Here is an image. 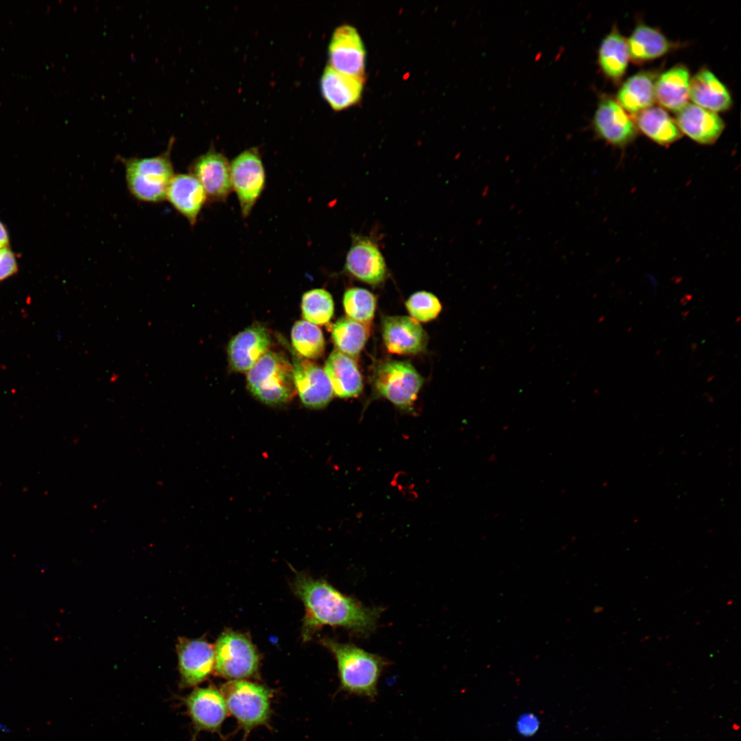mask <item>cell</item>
<instances>
[{
  "mask_svg": "<svg viewBox=\"0 0 741 741\" xmlns=\"http://www.w3.org/2000/svg\"><path fill=\"white\" fill-rule=\"evenodd\" d=\"M176 650L182 687L198 685L206 680L214 670V648L207 642L180 638Z\"/></svg>",
  "mask_w": 741,
  "mask_h": 741,
  "instance_id": "obj_11",
  "label": "cell"
},
{
  "mask_svg": "<svg viewBox=\"0 0 741 741\" xmlns=\"http://www.w3.org/2000/svg\"><path fill=\"white\" fill-rule=\"evenodd\" d=\"M345 268L352 276L370 285L381 283L387 275L386 264L377 245L357 235H352Z\"/></svg>",
  "mask_w": 741,
  "mask_h": 741,
  "instance_id": "obj_14",
  "label": "cell"
},
{
  "mask_svg": "<svg viewBox=\"0 0 741 741\" xmlns=\"http://www.w3.org/2000/svg\"><path fill=\"white\" fill-rule=\"evenodd\" d=\"M294 589L305 607L302 627L305 641L326 625L367 636L375 629L382 612V609L366 607L325 580L313 578L304 573L296 574Z\"/></svg>",
  "mask_w": 741,
  "mask_h": 741,
  "instance_id": "obj_1",
  "label": "cell"
},
{
  "mask_svg": "<svg viewBox=\"0 0 741 741\" xmlns=\"http://www.w3.org/2000/svg\"><path fill=\"white\" fill-rule=\"evenodd\" d=\"M637 127L653 141L669 145L682 137L675 121L660 107L651 106L637 114Z\"/></svg>",
  "mask_w": 741,
  "mask_h": 741,
  "instance_id": "obj_26",
  "label": "cell"
},
{
  "mask_svg": "<svg viewBox=\"0 0 741 741\" xmlns=\"http://www.w3.org/2000/svg\"><path fill=\"white\" fill-rule=\"evenodd\" d=\"M593 124L598 137L615 146L624 147L637 135L635 123L620 104L610 97H604L599 102Z\"/></svg>",
  "mask_w": 741,
  "mask_h": 741,
  "instance_id": "obj_13",
  "label": "cell"
},
{
  "mask_svg": "<svg viewBox=\"0 0 741 741\" xmlns=\"http://www.w3.org/2000/svg\"><path fill=\"white\" fill-rule=\"evenodd\" d=\"M629 58L643 63L667 54L673 44L657 29L644 24L637 25L627 40Z\"/></svg>",
  "mask_w": 741,
  "mask_h": 741,
  "instance_id": "obj_25",
  "label": "cell"
},
{
  "mask_svg": "<svg viewBox=\"0 0 741 741\" xmlns=\"http://www.w3.org/2000/svg\"><path fill=\"white\" fill-rule=\"evenodd\" d=\"M175 138H169L167 149L151 157H119L125 167L127 187L137 200L158 203L166 198L174 174L172 151Z\"/></svg>",
  "mask_w": 741,
  "mask_h": 741,
  "instance_id": "obj_3",
  "label": "cell"
},
{
  "mask_svg": "<svg viewBox=\"0 0 741 741\" xmlns=\"http://www.w3.org/2000/svg\"><path fill=\"white\" fill-rule=\"evenodd\" d=\"M363 78L340 73L327 66L320 80V89L325 100L336 110L348 108L362 97Z\"/></svg>",
  "mask_w": 741,
  "mask_h": 741,
  "instance_id": "obj_20",
  "label": "cell"
},
{
  "mask_svg": "<svg viewBox=\"0 0 741 741\" xmlns=\"http://www.w3.org/2000/svg\"><path fill=\"white\" fill-rule=\"evenodd\" d=\"M18 270L15 255L8 248L0 250V281L14 274Z\"/></svg>",
  "mask_w": 741,
  "mask_h": 741,
  "instance_id": "obj_33",
  "label": "cell"
},
{
  "mask_svg": "<svg viewBox=\"0 0 741 741\" xmlns=\"http://www.w3.org/2000/svg\"><path fill=\"white\" fill-rule=\"evenodd\" d=\"M690 73L683 64L662 73L655 82V99L663 108L679 112L690 99Z\"/></svg>",
  "mask_w": 741,
  "mask_h": 741,
  "instance_id": "obj_23",
  "label": "cell"
},
{
  "mask_svg": "<svg viewBox=\"0 0 741 741\" xmlns=\"http://www.w3.org/2000/svg\"><path fill=\"white\" fill-rule=\"evenodd\" d=\"M293 347L301 356L308 359L319 357L325 349V338L316 325L307 320H298L292 328Z\"/></svg>",
  "mask_w": 741,
  "mask_h": 741,
  "instance_id": "obj_29",
  "label": "cell"
},
{
  "mask_svg": "<svg viewBox=\"0 0 741 741\" xmlns=\"http://www.w3.org/2000/svg\"><path fill=\"white\" fill-rule=\"evenodd\" d=\"M183 703L196 733L220 731L228 709L221 692L216 687H197L184 698Z\"/></svg>",
  "mask_w": 741,
  "mask_h": 741,
  "instance_id": "obj_9",
  "label": "cell"
},
{
  "mask_svg": "<svg viewBox=\"0 0 741 741\" xmlns=\"http://www.w3.org/2000/svg\"><path fill=\"white\" fill-rule=\"evenodd\" d=\"M333 394L340 398L355 397L363 388L362 377L353 360L340 351H333L327 358L324 370Z\"/></svg>",
  "mask_w": 741,
  "mask_h": 741,
  "instance_id": "obj_21",
  "label": "cell"
},
{
  "mask_svg": "<svg viewBox=\"0 0 741 741\" xmlns=\"http://www.w3.org/2000/svg\"><path fill=\"white\" fill-rule=\"evenodd\" d=\"M689 96L696 105L714 113L729 109L732 103L726 86L705 68L690 81Z\"/></svg>",
  "mask_w": 741,
  "mask_h": 741,
  "instance_id": "obj_22",
  "label": "cell"
},
{
  "mask_svg": "<svg viewBox=\"0 0 741 741\" xmlns=\"http://www.w3.org/2000/svg\"><path fill=\"white\" fill-rule=\"evenodd\" d=\"M343 305L348 318L366 325L374 316L376 298L366 289L352 287L345 292Z\"/></svg>",
  "mask_w": 741,
  "mask_h": 741,
  "instance_id": "obj_31",
  "label": "cell"
},
{
  "mask_svg": "<svg viewBox=\"0 0 741 741\" xmlns=\"http://www.w3.org/2000/svg\"><path fill=\"white\" fill-rule=\"evenodd\" d=\"M656 75L641 71L630 78L620 87L617 99L620 105L632 114L652 106L655 102Z\"/></svg>",
  "mask_w": 741,
  "mask_h": 741,
  "instance_id": "obj_24",
  "label": "cell"
},
{
  "mask_svg": "<svg viewBox=\"0 0 741 741\" xmlns=\"http://www.w3.org/2000/svg\"><path fill=\"white\" fill-rule=\"evenodd\" d=\"M248 388L268 405L288 401L296 393L294 368L282 355L267 351L248 371Z\"/></svg>",
  "mask_w": 741,
  "mask_h": 741,
  "instance_id": "obj_4",
  "label": "cell"
},
{
  "mask_svg": "<svg viewBox=\"0 0 741 741\" xmlns=\"http://www.w3.org/2000/svg\"><path fill=\"white\" fill-rule=\"evenodd\" d=\"M165 198L191 225H194L207 196L201 183L193 175L178 174L171 180Z\"/></svg>",
  "mask_w": 741,
  "mask_h": 741,
  "instance_id": "obj_18",
  "label": "cell"
},
{
  "mask_svg": "<svg viewBox=\"0 0 741 741\" xmlns=\"http://www.w3.org/2000/svg\"><path fill=\"white\" fill-rule=\"evenodd\" d=\"M221 693L228 711L236 719L246 737L251 730L269 723L272 692L267 687L245 680H231Z\"/></svg>",
  "mask_w": 741,
  "mask_h": 741,
  "instance_id": "obj_5",
  "label": "cell"
},
{
  "mask_svg": "<svg viewBox=\"0 0 741 741\" xmlns=\"http://www.w3.org/2000/svg\"><path fill=\"white\" fill-rule=\"evenodd\" d=\"M214 670L220 676L240 680L257 674L259 658L250 640L233 631L222 633L214 648Z\"/></svg>",
  "mask_w": 741,
  "mask_h": 741,
  "instance_id": "obj_6",
  "label": "cell"
},
{
  "mask_svg": "<svg viewBox=\"0 0 741 741\" xmlns=\"http://www.w3.org/2000/svg\"><path fill=\"white\" fill-rule=\"evenodd\" d=\"M304 318L314 325L327 324L333 315L331 295L324 289H313L304 293L301 303Z\"/></svg>",
  "mask_w": 741,
  "mask_h": 741,
  "instance_id": "obj_30",
  "label": "cell"
},
{
  "mask_svg": "<svg viewBox=\"0 0 741 741\" xmlns=\"http://www.w3.org/2000/svg\"><path fill=\"white\" fill-rule=\"evenodd\" d=\"M405 306L412 318L420 322H428L436 318L442 309L436 296L425 291L417 292L410 296Z\"/></svg>",
  "mask_w": 741,
  "mask_h": 741,
  "instance_id": "obj_32",
  "label": "cell"
},
{
  "mask_svg": "<svg viewBox=\"0 0 741 741\" xmlns=\"http://www.w3.org/2000/svg\"><path fill=\"white\" fill-rule=\"evenodd\" d=\"M11 732H12V729L9 726L5 725V723L0 721V733H5V734H8V733H10Z\"/></svg>",
  "mask_w": 741,
  "mask_h": 741,
  "instance_id": "obj_36",
  "label": "cell"
},
{
  "mask_svg": "<svg viewBox=\"0 0 741 741\" xmlns=\"http://www.w3.org/2000/svg\"><path fill=\"white\" fill-rule=\"evenodd\" d=\"M231 180L242 214L246 217L250 213L266 183L264 167L257 148L246 150L232 161Z\"/></svg>",
  "mask_w": 741,
  "mask_h": 741,
  "instance_id": "obj_8",
  "label": "cell"
},
{
  "mask_svg": "<svg viewBox=\"0 0 741 741\" xmlns=\"http://www.w3.org/2000/svg\"><path fill=\"white\" fill-rule=\"evenodd\" d=\"M9 246V237L8 231L3 225L0 222V250L8 248Z\"/></svg>",
  "mask_w": 741,
  "mask_h": 741,
  "instance_id": "obj_35",
  "label": "cell"
},
{
  "mask_svg": "<svg viewBox=\"0 0 741 741\" xmlns=\"http://www.w3.org/2000/svg\"><path fill=\"white\" fill-rule=\"evenodd\" d=\"M270 344L268 330L259 324L246 328L230 341L228 357L231 367L235 371H248L265 354Z\"/></svg>",
  "mask_w": 741,
  "mask_h": 741,
  "instance_id": "obj_17",
  "label": "cell"
},
{
  "mask_svg": "<svg viewBox=\"0 0 741 741\" xmlns=\"http://www.w3.org/2000/svg\"><path fill=\"white\" fill-rule=\"evenodd\" d=\"M330 67L335 70L360 78H364L366 51L357 30L349 25L337 27L329 47Z\"/></svg>",
  "mask_w": 741,
  "mask_h": 741,
  "instance_id": "obj_10",
  "label": "cell"
},
{
  "mask_svg": "<svg viewBox=\"0 0 741 741\" xmlns=\"http://www.w3.org/2000/svg\"><path fill=\"white\" fill-rule=\"evenodd\" d=\"M365 325L348 317L338 319L332 329V338L339 351L349 357H356L363 349L367 339Z\"/></svg>",
  "mask_w": 741,
  "mask_h": 741,
  "instance_id": "obj_28",
  "label": "cell"
},
{
  "mask_svg": "<svg viewBox=\"0 0 741 741\" xmlns=\"http://www.w3.org/2000/svg\"><path fill=\"white\" fill-rule=\"evenodd\" d=\"M423 380L407 362L389 361L381 364L375 376L378 393L402 410H411Z\"/></svg>",
  "mask_w": 741,
  "mask_h": 741,
  "instance_id": "obj_7",
  "label": "cell"
},
{
  "mask_svg": "<svg viewBox=\"0 0 741 741\" xmlns=\"http://www.w3.org/2000/svg\"><path fill=\"white\" fill-rule=\"evenodd\" d=\"M675 122L681 132L701 144L714 143L725 128L716 113L693 104H687L677 112Z\"/></svg>",
  "mask_w": 741,
  "mask_h": 741,
  "instance_id": "obj_19",
  "label": "cell"
},
{
  "mask_svg": "<svg viewBox=\"0 0 741 741\" xmlns=\"http://www.w3.org/2000/svg\"><path fill=\"white\" fill-rule=\"evenodd\" d=\"M321 642L336 660L340 690L374 701L379 679L388 661L353 644L330 638H323Z\"/></svg>",
  "mask_w": 741,
  "mask_h": 741,
  "instance_id": "obj_2",
  "label": "cell"
},
{
  "mask_svg": "<svg viewBox=\"0 0 741 741\" xmlns=\"http://www.w3.org/2000/svg\"><path fill=\"white\" fill-rule=\"evenodd\" d=\"M382 337L390 353L417 354L423 351L428 337L417 320L405 316H387L382 322Z\"/></svg>",
  "mask_w": 741,
  "mask_h": 741,
  "instance_id": "obj_15",
  "label": "cell"
},
{
  "mask_svg": "<svg viewBox=\"0 0 741 741\" xmlns=\"http://www.w3.org/2000/svg\"><path fill=\"white\" fill-rule=\"evenodd\" d=\"M294 378L296 390L307 407L320 409L331 400L333 389L325 371L316 364L294 357Z\"/></svg>",
  "mask_w": 741,
  "mask_h": 741,
  "instance_id": "obj_16",
  "label": "cell"
},
{
  "mask_svg": "<svg viewBox=\"0 0 741 741\" xmlns=\"http://www.w3.org/2000/svg\"><path fill=\"white\" fill-rule=\"evenodd\" d=\"M189 172L201 183L207 198L224 201L232 188L231 163L227 158L213 149L196 158Z\"/></svg>",
  "mask_w": 741,
  "mask_h": 741,
  "instance_id": "obj_12",
  "label": "cell"
},
{
  "mask_svg": "<svg viewBox=\"0 0 741 741\" xmlns=\"http://www.w3.org/2000/svg\"><path fill=\"white\" fill-rule=\"evenodd\" d=\"M628 59L627 40L616 27H613L600 46L599 65L606 76L618 81L625 73Z\"/></svg>",
  "mask_w": 741,
  "mask_h": 741,
  "instance_id": "obj_27",
  "label": "cell"
},
{
  "mask_svg": "<svg viewBox=\"0 0 741 741\" xmlns=\"http://www.w3.org/2000/svg\"><path fill=\"white\" fill-rule=\"evenodd\" d=\"M539 722L538 718L532 714H524L517 721L516 728L519 733L524 736L534 735L539 729Z\"/></svg>",
  "mask_w": 741,
  "mask_h": 741,
  "instance_id": "obj_34",
  "label": "cell"
}]
</instances>
